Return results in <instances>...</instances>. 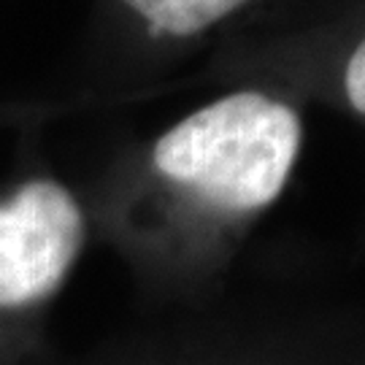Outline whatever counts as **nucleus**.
I'll use <instances>...</instances> for the list:
<instances>
[{
  "mask_svg": "<svg viewBox=\"0 0 365 365\" xmlns=\"http://www.w3.org/2000/svg\"><path fill=\"white\" fill-rule=\"evenodd\" d=\"M300 146L303 119L292 98L235 84L146 146L141 195H155L179 220H249L284 192Z\"/></svg>",
  "mask_w": 365,
  "mask_h": 365,
  "instance_id": "1",
  "label": "nucleus"
},
{
  "mask_svg": "<svg viewBox=\"0 0 365 365\" xmlns=\"http://www.w3.org/2000/svg\"><path fill=\"white\" fill-rule=\"evenodd\" d=\"M330 0H92L81 60L101 81H146L184 60L284 33Z\"/></svg>",
  "mask_w": 365,
  "mask_h": 365,
  "instance_id": "2",
  "label": "nucleus"
},
{
  "mask_svg": "<svg viewBox=\"0 0 365 365\" xmlns=\"http://www.w3.org/2000/svg\"><path fill=\"white\" fill-rule=\"evenodd\" d=\"M200 76L336 101L365 119V0H330L284 33L211 54Z\"/></svg>",
  "mask_w": 365,
  "mask_h": 365,
  "instance_id": "3",
  "label": "nucleus"
},
{
  "mask_svg": "<svg viewBox=\"0 0 365 365\" xmlns=\"http://www.w3.org/2000/svg\"><path fill=\"white\" fill-rule=\"evenodd\" d=\"M84 238L78 197L52 176H30L0 195V309H25L54 295Z\"/></svg>",
  "mask_w": 365,
  "mask_h": 365,
  "instance_id": "4",
  "label": "nucleus"
}]
</instances>
